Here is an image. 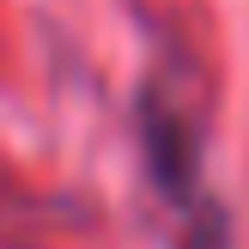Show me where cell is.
<instances>
[{"label":"cell","mask_w":249,"mask_h":249,"mask_svg":"<svg viewBox=\"0 0 249 249\" xmlns=\"http://www.w3.org/2000/svg\"><path fill=\"white\" fill-rule=\"evenodd\" d=\"M134 140H140L146 182L170 213V249H237L231 207L207 177L213 116H207L201 85L182 79L177 67L146 73L134 91Z\"/></svg>","instance_id":"6da1fadb"}]
</instances>
